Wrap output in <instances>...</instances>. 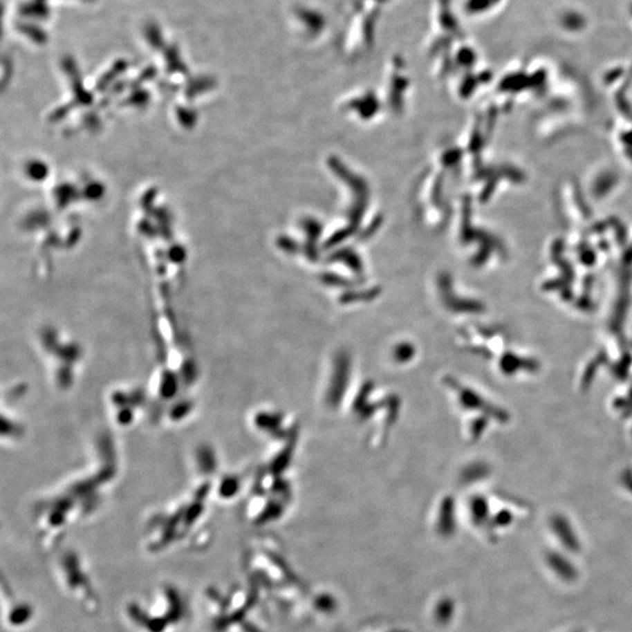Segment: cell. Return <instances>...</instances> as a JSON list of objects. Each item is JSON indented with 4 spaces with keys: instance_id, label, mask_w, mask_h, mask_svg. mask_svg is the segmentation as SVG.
<instances>
[{
    "instance_id": "obj_1",
    "label": "cell",
    "mask_w": 632,
    "mask_h": 632,
    "mask_svg": "<svg viewBox=\"0 0 632 632\" xmlns=\"http://www.w3.org/2000/svg\"><path fill=\"white\" fill-rule=\"evenodd\" d=\"M290 15L294 30L297 33H304L306 37L320 35L327 27V19L319 8L300 5L293 8Z\"/></svg>"
}]
</instances>
